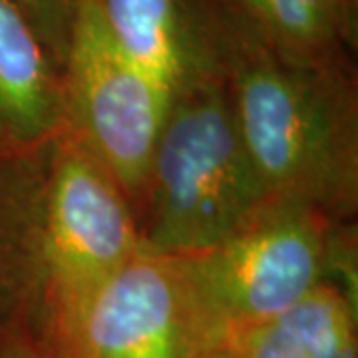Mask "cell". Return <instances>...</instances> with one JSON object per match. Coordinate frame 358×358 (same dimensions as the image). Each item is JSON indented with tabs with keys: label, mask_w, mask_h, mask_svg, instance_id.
Here are the masks:
<instances>
[{
	"label": "cell",
	"mask_w": 358,
	"mask_h": 358,
	"mask_svg": "<svg viewBox=\"0 0 358 358\" xmlns=\"http://www.w3.org/2000/svg\"><path fill=\"white\" fill-rule=\"evenodd\" d=\"M221 68L245 148L268 199L324 215L355 203L357 94L350 64L282 60L217 0Z\"/></svg>",
	"instance_id": "cell-1"
},
{
	"label": "cell",
	"mask_w": 358,
	"mask_h": 358,
	"mask_svg": "<svg viewBox=\"0 0 358 358\" xmlns=\"http://www.w3.org/2000/svg\"><path fill=\"white\" fill-rule=\"evenodd\" d=\"M143 195L141 251L171 259L215 247L271 201L245 148L225 78L169 103Z\"/></svg>",
	"instance_id": "cell-2"
},
{
	"label": "cell",
	"mask_w": 358,
	"mask_h": 358,
	"mask_svg": "<svg viewBox=\"0 0 358 358\" xmlns=\"http://www.w3.org/2000/svg\"><path fill=\"white\" fill-rule=\"evenodd\" d=\"M327 215L301 201L271 199L227 239L176 259L209 346L245 324L275 320L329 267Z\"/></svg>",
	"instance_id": "cell-3"
},
{
	"label": "cell",
	"mask_w": 358,
	"mask_h": 358,
	"mask_svg": "<svg viewBox=\"0 0 358 358\" xmlns=\"http://www.w3.org/2000/svg\"><path fill=\"white\" fill-rule=\"evenodd\" d=\"M140 251L128 195L64 131L38 195L32 319L78 301Z\"/></svg>",
	"instance_id": "cell-4"
},
{
	"label": "cell",
	"mask_w": 358,
	"mask_h": 358,
	"mask_svg": "<svg viewBox=\"0 0 358 358\" xmlns=\"http://www.w3.org/2000/svg\"><path fill=\"white\" fill-rule=\"evenodd\" d=\"M62 94L66 134L128 197H143L169 100L117 46L100 0L78 2Z\"/></svg>",
	"instance_id": "cell-5"
},
{
	"label": "cell",
	"mask_w": 358,
	"mask_h": 358,
	"mask_svg": "<svg viewBox=\"0 0 358 358\" xmlns=\"http://www.w3.org/2000/svg\"><path fill=\"white\" fill-rule=\"evenodd\" d=\"M34 322L52 358H195L209 348L176 259L148 251Z\"/></svg>",
	"instance_id": "cell-6"
},
{
	"label": "cell",
	"mask_w": 358,
	"mask_h": 358,
	"mask_svg": "<svg viewBox=\"0 0 358 358\" xmlns=\"http://www.w3.org/2000/svg\"><path fill=\"white\" fill-rule=\"evenodd\" d=\"M117 46L169 103L223 76L211 0H100Z\"/></svg>",
	"instance_id": "cell-7"
},
{
	"label": "cell",
	"mask_w": 358,
	"mask_h": 358,
	"mask_svg": "<svg viewBox=\"0 0 358 358\" xmlns=\"http://www.w3.org/2000/svg\"><path fill=\"white\" fill-rule=\"evenodd\" d=\"M62 134V70L18 4L0 0V162L32 159Z\"/></svg>",
	"instance_id": "cell-8"
},
{
	"label": "cell",
	"mask_w": 358,
	"mask_h": 358,
	"mask_svg": "<svg viewBox=\"0 0 358 358\" xmlns=\"http://www.w3.org/2000/svg\"><path fill=\"white\" fill-rule=\"evenodd\" d=\"M237 16L268 50L296 64L348 62L357 46L334 0H217Z\"/></svg>",
	"instance_id": "cell-9"
},
{
	"label": "cell",
	"mask_w": 358,
	"mask_h": 358,
	"mask_svg": "<svg viewBox=\"0 0 358 358\" xmlns=\"http://www.w3.org/2000/svg\"><path fill=\"white\" fill-rule=\"evenodd\" d=\"M0 169V336L24 324L34 303V249L38 192L20 164Z\"/></svg>",
	"instance_id": "cell-10"
},
{
	"label": "cell",
	"mask_w": 358,
	"mask_h": 358,
	"mask_svg": "<svg viewBox=\"0 0 358 358\" xmlns=\"http://www.w3.org/2000/svg\"><path fill=\"white\" fill-rule=\"evenodd\" d=\"M275 322L307 358H357L355 303L333 282L310 287Z\"/></svg>",
	"instance_id": "cell-11"
},
{
	"label": "cell",
	"mask_w": 358,
	"mask_h": 358,
	"mask_svg": "<svg viewBox=\"0 0 358 358\" xmlns=\"http://www.w3.org/2000/svg\"><path fill=\"white\" fill-rule=\"evenodd\" d=\"M62 70L80 0H14Z\"/></svg>",
	"instance_id": "cell-12"
},
{
	"label": "cell",
	"mask_w": 358,
	"mask_h": 358,
	"mask_svg": "<svg viewBox=\"0 0 358 358\" xmlns=\"http://www.w3.org/2000/svg\"><path fill=\"white\" fill-rule=\"evenodd\" d=\"M237 358H307L275 320L237 327L221 338Z\"/></svg>",
	"instance_id": "cell-13"
},
{
	"label": "cell",
	"mask_w": 358,
	"mask_h": 358,
	"mask_svg": "<svg viewBox=\"0 0 358 358\" xmlns=\"http://www.w3.org/2000/svg\"><path fill=\"white\" fill-rule=\"evenodd\" d=\"M0 358H52L38 338L24 327L0 336Z\"/></svg>",
	"instance_id": "cell-14"
},
{
	"label": "cell",
	"mask_w": 358,
	"mask_h": 358,
	"mask_svg": "<svg viewBox=\"0 0 358 358\" xmlns=\"http://www.w3.org/2000/svg\"><path fill=\"white\" fill-rule=\"evenodd\" d=\"M348 26L358 34V0H334Z\"/></svg>",
	"instance_id": "cell-15"
},
{
	"label": "cell",
	"mask_w": 358,
	"mask_h": 358,
	"mask_svg": "<svg viewBox=\"0 0 358 358\" xmlns=\"http://www.w3.org/2000/svg\"><path fill=\"white\" fill-rule=\"evenodd\" d=\"M195 358H237V357L231 352L229 348H225V346H221V345H215V346L205 348L203 352H199Z\"/></svg>",
	"instance_id": "cell-16"
}]
</instances>
